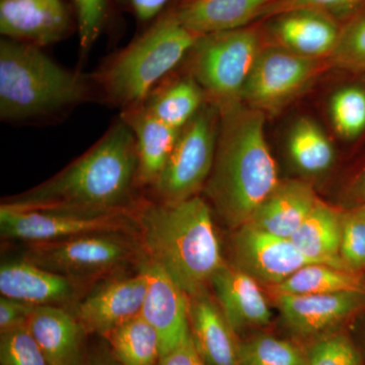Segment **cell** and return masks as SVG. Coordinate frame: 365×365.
<instances>
[{
	"label": "cell",
	"mask_w": 365,
	"mask_h": 365,
	"mask_svg": "<svg viewBox=\"0 0 365 365\" xmlns=\"http://www.w3.org/2000/svg\"><path fill=\"white\" fill-rule=\"evenodd\" d=\"M137 165L135 137L119 116L66 169L29 191L4 199L0 207L86 215L132 209L137 204Z\"/></svg>",
	"instance_id": "obj_1"
},
{
	"label": "cell",
	"mask_w": 365,
	"mask_h": 365,
	"mask_svg": "<svg viewBox=\"0 0 365 365\" xmlns=\"http://www.w3.org/2000/svg\"><path fill=\"white\" fill-rule=\"evenodd\" d=\"M217 108L215 165L204 191L220 217L240 227L279 184L277 165L266 140V115L242 101Z\"/></svg>",
	"instance_id": "obj_2"
},
{
	"label": "cell",
	"mask_w": 365,
	"mask_h": 365,
	"mask_svg": "<svg viewBox=\"0 0 365 365\" xmlns=\"http://www.w3.org/2000/svg\"><path fill=\"white\" fill-rule=\"evenodd\" d=\"M141 248L190 295L204 294L225 265L207 202L194 196L179 202H143L135 207Z\"/></svg>",
	"instance_id": "obj_3"
},
{
	"label": "cell",
	"mask_w": 365,
	"mask_h": 365,
	"mask_svg": "<svg viewBox=\"0 0 365 365\" xmlns=\"http://www.w3.org/2000/svg\"><path fill=\"white\" fill-rule=\"evenodd\" d=\"M100 102L91 74L66 68L44 48L1 38L0 119L11 124L60 120L78 106Z\"/></svg>",
	"instance_id": "obj_4"
},
{
	"label": "cell",
	"mask_w": 365,
	"mask_h": 365,
	"mask_svg": "<svg viewBox=\"0 0 365 365\" xmlns=\"http://www.w3.org/2000/svg\"><path fill=\"white\" fill-rule=\"evenodd\" d=\"M199 37L180 23L169 4L91 73L100 103L120 111L143 104L153 86L182 63Z\"/></svg>",
	"instance_id": "obj_5"
},
{
	"label": "cell",
	"mask_w": 365,
	"mask_h": 365,
	"mask_svg": "<svg viewBox=\"0 0 365 365\" xmlns=\"http://www.w3.org/2000/svg\"><path fill=\"white\" fill-rule=\"evenodd\" d=\"M267 43L263 21L200 36L182 60L216 107L241 101L245 83Z\"/></svg>",
	"instance_id": "obj_6"
},
{
	"label": "cell",
	"mask_w": 365,
	"mask_h": 365,
	"mask_svg": "<svg viewBox=\"0 0 365 365\" xmlns=\"http://www.w3.org/2000/svg\"><path fill=\"white\" fill-rule=\"evenodd\" d=\"M220 131V110L206 102L180 130L162 174L151 187L163 202H179L198 195L213 165Z\"/></svg>",
	"instance_id": "obj_7"
},
{
	"label": "cell",
	"mask_w": 365,
	"mask_h": 365,
	"mask_svg": "<svg viewBox=\"0 0 365 365\" xmlns=\"http://www.w3.org/2000/svg\"><path fill=\"white\" fill-rule=\"evenodd\" d=\"M326 66H330L328 60L307 58L267 40L245 83L241 101L272 116L306 90Z\"/></svg>",
	"instance_id": "obj_8"
},
{
	"label": "cell",
	"mask_w": 365,
	"mask_h": 365,
	"mask_svg": "<svg viewBox=\"0 0 365 365\" xmlns=\"http://www.w3.org/2000/svg\"><path fill=\"white\" fill-rule=\"evenodd\" d=\"M126 235L128 234L103 232L32 242L24 259L76 279L95 276L121 267L135 259V245Z\"/></svg>",
	"instance_id": "obj_9"
},
{
	"label": "cell",
	"mask_w": 365,
	"mask_h": 365,
	"mask_svg": "<svg viewBox=\"0 0 365 365\" xmlns=\"http://www.w3.org/2000/svg\"><path fill=\"white\" fill-rule=\"evenodd\" d=\"M135 207L101 215L14 211L0 207V232L4 239L30 244L103 232L129 234L137 228Z\"/></svg>",
	"instance_id": "obj_10"
},
{
	"label": "cell",
	"mask_w": 365,
	"mask_h": 365,
	"mask_svg": "<svg viewBox=\"0 0 365 365\" xmlns=\"http://www.w3.org/2000/svg\"><path fill=\"white\" fill-rule=\"evenodd\" d=\"M2 37L45 48L78 33L71 0H0Z\"/></svg>",
	"instance_id": "obj_11"
},
{
	"label": "cell",
	"mask_w": 365,
	"mask_h": 365,
	"mask_svg": "<svg viewBox=\"0 0 365 365\" xmlns=\"http://www.w3.org/2000/svg\"><path fill=\"white\" fill-rule=\"evenodd\" d=\"M235 266L267 287H275L300 268L319 264L302 253L290 239L246 223L232 240Z\"/></svg>",
	"instance_id": "obj_12"
},
{
	"label": "cell",
	"mask_w": 365,
	"mask_h": 365,
	"mask_svg": "<svg viewBox=\"0 0 365 365\" xmlns=\"http://www.w3.org/2000/svg\"><path fill=\"white\" fill-rule=\"evenodd\" d=\"M263 21L269 42L300 56L328 60L339 40L342 21L316 9H297Z\"/></svg>",
	"instance_id": "obj_13"
},
{
	"label": "cell",
	"mask_w": 365,
	"mask_h": 365,
	"mask_svg": "<svg viewBox=\"0 0 365 365\" xmlns=\"http://www.w3.org/2000/svg\"><path fill=\"white\" fill-rule=\"evenodd\" d=\"M143 269L148 276V289L140 314L157 331L163 355L191 334V297L157 264L146 262Z\"/></svg>",
	"instance_id": "obj_14"
},
{
	"label": "cell",
	"mask_w": 365,
	"mask_h": 365,
	"mask_svg": "<svg viewBox=\"0 0 365 365\" xmlns=\"http://www.w3.org/2000/svg\"><path fill=\"white\" fill-rule=\"evenodd\" d=\"M148 289V276L140 272L110 281L78 304L76 318L86 334L106 337L117 327L139 316Z\"/></svg>",
	"instance_id": "obj_15"
},
{
	"label": "cell",
	"mask_w": 365,
	"mask_h": 365,
	"mask_svg": "<svg viewBox=\"0 0 365 365\" xmlns=\"http://www.w3.org/2000/svg\"><path fill=\"white\" fill-rule=\"evenodd\" d=\"M283 319L294 332L313 335L332 328L365 304V292L276 294Z\"/></svg>",
	"instance_id": "obj_16"
},
{
	"label": "cell",
	"mask_w": 365,
	"mask_h": 365,
	"mask_svg": "<svg viewBox=\"0 0 365 365\" xmlns=\"http://www.w3.org/2000/svg\"><path fill=\"white\" fill-rule=\"evenodd\" d=\"M218 304L234 332L266 326L271 311L258 281L235 266H222L210 282Z\"/></svg>",
	"instance_id": "obj_17"
},
{
	"label": "cell",
	"mask_w": 365,
	"mask_h": 365,
	"mask_svg": "<svg viewBox=\"0 0 365 365\" xmlns=\"http://www.w3.org/2000/svg\"><path fill=\"white\" fill-rule=\"evenodd\" d=\"M78 285L76 278L52 272L26 259L6 262L0 267L2 297L33 306L69 302L76 297Z\"/></svg>",
	"instance_id": "obj_18"
},
{
	"label": "cell",
	"mask_w": 365,
	"mask_h": 365,
	"mask_svg": "<svg viewBox=\"0 0 365 365\" xmlns=\"http://www.w3.org/2000/svg\"><path fill=\"white\" fill-rule=\"evenodd\" d=\"M276 0H173L170 6L185 28L199 36L244 28L260 21Z\"/></svg>",
	"instance_id": "obj_19"
},
{
	"label": "cell",
	"mask_w": 365,
	"mask_h": 365,
	"mask_svg": "<svg viewBox=\"0 0 365 365\" xmlns=\"http://www.w3.org/2000/svg\"><path fill=\"white\" fill-rule=\"evenodd\" d=\"M120 117L135 137L137 187L151 188L162 174L181 129L163 123L148 112L143 103L122 110Z\"/></svg>",
	"instance_id": "obj_20"
},
{
	"label": "cell",
	"mask_w": 365,
	"mask_h": 365,
	"mask_svg": "<svg viewBox=\"0 0 365 365\" xmlns=\"http://www.w3.org/2000/svg\"><path fill=\"white\" fill-rule=\"evenodd\" d=\"M49 365H83V335L76 316L54 306H36L26 322Z\"/></svg>",
	"instance_id": "obj_21"
},
{
	"label": "cell",
	"mask_w": 365,
	"mask_h": 365,
	"mask_svg": "<svg viewBox=\"0 0 365 365\" xmlns=\"http://www.w3.org/2000/svg\"><path fill=\"white\" fill-rule=\"evenodd\" d=\"M318 200L314 189L306 182H280L248 223L269 234L290 239Z\"/></svg>",
	"instance_id": "obj_22"
},
{
	"label": "cell",
	"mask_w": 365,
	"mask_h": 365,
	"mask_svg": "<svg viewBox=\"0 0 365 365\" xmlns=\"http://www.w3.org/2000/svg\"><path fill=\"white\" fill-rule=\"evenodd\" d=\"M190 331L207 365H241L234 331L220 307L202 294L191 297Z\"/></svg>",
	"instance_id": "obj_23"
},
{
	"label": "cell",
	"mask_w": 365,
	"mask_h": 365,
	"mask_svg": "<svg viewBox=\"0 0 365 365\" xmlns=\"http://www.w3.org/2000/svg\"><path fill=\"white\" fill-rule=\"evenodd\" d=\"M175 71L153 86L143 104L163 123L181 129L207 102V98L193 76L186 71L176 74Z\"/></svg>",
	"instance_id": "obj_24"
},
{
	"label": "cell",
	"mask_w": 365,
	"mask_h": 365,
	"mask_svg": "<svg viewBox=\"0 0 365 365\" xmlns=\"http://www.w3.org/2000/svg\"><path fill=\"white\" fill-rule=\"evenodd\" d=\"M342 230L343 215L319 199L290 240L302 254L317 263L350 270L340 257Z\"/></svg>",
	"instance_id": "obj_25"
},
{
	"label": "cell",
	"mask_w": 365,
	"mask_h": 365,
	"mask_svg": "<svg viewBox=\"0 0 365 365\" xmlns=\"http://www.w3.org/2000/svg\"><path fill=\"white\" fill-rule=\"evenodd\" d=\"M269 288L275 295L365 292L364 283L353 271L326 264H309L300 268L279 284Z\"/></svg>",
	"instance_id": "obj_26"
},
{
	"label": "cell",
	"mask_w": 365,
	"mask_h": 365,
	"mask_svg": "<svg viewBox=\"0 0 365 365\" xmlns=\"http://www.w3.org/2000/svg\"><path fill=\"white\" fill-rule=\"evenodd\" d=\"M105 338L120 365H157L162 355L157 331L141 314L117 327Z\"/></svg>",
	"instance_id": "obj_27"
},
{
	"label": "cell",
	"mask_w": 365,
	"mask_h": 365,
	"mask_svg": "<svg viewBox=\"0 0 365 365\" xmlns=\"http://www.w3.org/2000/svg\"><path fill=\"white\" fill-rule=\"evenodd\" d=\"M290 158L307 174H321L332 165L335 151L325 132L316 122L302 118L292 127L288 138Z\"/></svg>",
	"instance_id": "obj_28"
},
{
	"label": "cell",
	"mask_w": 365,
	"mask_h": 365,
	"mask_svg": "<svg viewBox=\"0 0 365 365\" xmlns=\"http://www.w3.org/2000/svg\"><path fill=\"white\" fill-rule=\"evenodd\" d=\"M241 365H307V356L288 341L259 335L237 343Z\"/></svg>",
	"instance_id": "obj_29"
},
{
	"label": "cell",
	"mask_w": 365,
	"mask_h": 365,
	"mask_svg": "<svg viewBox=\"0 0 365 365\" xmlns=\"http://www.w3.org/2000/svg\"><path fill=\"white\" fill-rule=\"evenodd\" d=\"M329 63L365 72V4L342 21V29Z\"/></svg>",
	"instance_id": "obj_30"
},
{
	"label": "cell",
	"mask_w": 365,
	"mask_h": 365,
	"mask_svg": "<svg viewBox=\"0 0 365 365\" xmlns=\"http://www.w3.org/2000/svg\"><path fill=\"white\" fill-rule=\"evenodd\" d=\"M76 21L79 48L86 58L100 36L109 30L118 11L111 0H71Z\"/></svg>",
	"instance_id": "obj_31"
},
{
	"label": "cell",
	"mask_w": 365,
	"mask_h": 365,
	"mask_svg": "<svg viewBox=\"0 0 365 365\" xmlns=\"http://www.w3.org/2000/svg\"><path fill=\"white\" fill-rule=\"evenodd\" d=\"M330 113L340 136L356 138L365 130V90L359 86L341 88L331 98Z\"/></svg>",
	"instance_id": "obj_32"
},
{
	"label": "cell",
	"mask_w": 365,
	"mask_h": 365,
	"mask_svg": "<svg viewBox=\"0 0 365 365\" xmlns=\"http://www.w3.org/2000/svg\"><path fill=\"white\" fill-rule=\"evenodd\" d=\"M0 365L49 364L26 325L0 333Z\"/></svg>",
	"instance_id": "obj_33"
},
{
	"label": "cell",
	"mask_w": 365,
	"mask_h": 365,
	"mask_svg": "<svg viewBox=\"0 0 365 365\" xmlns=\"http://www.w3.org/2000/svg\"><path fill=\"white\" fill-rule=\"evenodd\" d=\"M307 365H359L356 349L343 335L319 340L307 355Z\"/></svg>",
	"instance_id": "obj_34"
},
{
	"label": "cell",
	"mask_w": 365,
	"mask_h": 365,
	"mask_svg": "<svg viewBox=\"0 0 365 365\" xmlns=\"http://www.w3.org/2000/svg\"><path fill=\"white\" fill-rule=\"evenodd\" d=\"M340 257L351 271L365 268V218L359 211L343 215Z\"/></svg>",
	"instance_id": "obj_35"
},
{
	"label": "cell",
	"mask_w": 365,
	"mask_h": 365,
	"mask_svg": "<svg viewBox=\"0 0 365 365\" xmlns=\"http://www.w3.org/2000/svg\"><path fill=\"white\" fill-rule=\"evenodd\" d=\"M365 0H276L262 14L260 21L297 9H316L335 14L341 21L364 6Z\"/></svg>",
	"instance_id": "obj_36"
},
{
	"label": "cell",
	"mask_w": 365,
	"mask_h": 365,
	"mask_svg": "<svg viewBox=\"0 0 365 365\" xmlns=\"http://www.w3.org/2000/svg\"><path fill=\"white\" fill-rule=\"evenodd\" d=\"M118 13L130 14L145 26L167 9L173 0H111Z\"/></svg>",
	"instance_id": "obj_37"
},
{
	"label": "cell",
	"mask_w": 365,
	"mask_h": 365,
	"mask_svg": "<svg viewBox=\"0 0 365 365\" xmlns=\"http://www.w3.org/2000/svg\"><path fill=\"white\" fill-rule=\"evenodd\" d=\"M33 304L1 297L0 299V333L26 326L32 313Z\"/></svg>",
	"instance_id": "obj_38"
},
{
	"label": "cell",
	"mask_w": 365,
	"mask_h": 365,
	"mask_svg": "<svg viewBox=\"0 0 365 365\" xmlns=\"http://www.w3.org/2000/svg\"><path fill=\"white\" fill-rule=\"evenodd\" d=\"M157 365H207L197 350L191 334L181 344L160 356Z\"/></svg>",
	"instance_id": "obj_39"
},
{
	"label": "cell",
	"mask_w": 365,
	"mask_h": 365,
	"mask_svg": "<svg viewBox=\"0 0 365 365\" xmlns=\"http://www.w3.org/2000/svg\"><path fill=\"white\" fill-rule=\"evenodd\" d=\"M360 187L365 192V170L364 172V175H362L361 180H360Z\"/></svg>",
	"instance_id": "obj_40"
},
{
	"label": "cell",
	"mask_w": 365,
	"mask_h": 365,
	"mask_svg": "<svg viewBox=\"0 0 365 365\" xmlns=\"http://www.w3.org/2000/svg\"><path fill=\"white\" fill-rule=\"evenodd\" d=\"M90 365H112V364H108V362H105V361H95V362H91V364Z\"/></svg>",
	"instance_id": "obj_41"
},
{
	"label": "cell",
	"mask_w": 365,
	"mask_h": 365,
	"mask_svg": "<svg viewBox=\"0 0 365 365\" xmlns=\"http://www.w3.org/2000/svg\"><path fill=\"white\" fill-rule=\"evenodd\" d=\"M359 212L360 213V215H361L362 216H364V217L365 218V205L364 206V207H362L361 209H360V210L359 211Z\"/></svg>",
	"instance_id": "obj_42"
}]
</instances>
